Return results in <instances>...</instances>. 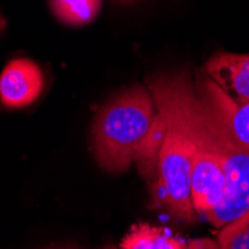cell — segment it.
I'll return each mask as SVG.
<instances>
[{
	"instance_id": "3",
	"label": "cell",
	"mask_w": 249,
	"mask_h": 249,
	"mask_svg": "<svg viewBox=\"0 0 249 249\" xmlns=\"http://www.w3.org/2000/svg\"><path fill=\"white\" fill-rule=\"evenodd\" d=\"M194 115L201 134L218 154L227 179L222 203L215 211L205 215L206 221L213 227L222 229L224 225L236 221L249 211V151H245L231 141L227 131L211 115L200 97Z\"/></svg>"
},
{
	"instance_id": "8",
	"label": "cell",
	"mask_w": 249,
	"mask_h": 249,
	"mask_svg": "<svg viewBox=\"0 0 249 249\" xmlns=\"http://www.w3.org/2000/svg\"><path fill=\"white\" fill-rule=\"evenodd\" d=\"M53 14L67 26H84L100 12L102 0H50Z\"/></svg>"
},
{
	"instance_id": "12",
	"label": "cell",
	"mask_w": 249,
	"mask_h": 249,
	"mask_svg": "<svg viewBox=\"0 0 249 249\" xmlns=\"http://www.w3.org/2000/svg\"><path fill=\"white\" fill-rule=\"evenodd\" d=\"M60 249H73V248H60Z\"/></svg>"
},
{
	"instance_id": "11",
	"label": "cell",
	"mask_w": 249,
	"mask_h": 249,
	"mask_svg": "<svg viewBox=\"0 0 249 249\" xmlns=\"http://www.w3.org/2000/svg\"><path fill=\"white\" fill-rule=\"evenodd\" d=\"M3 26H5V22H3L2 17H0V30H2V29H3Z\"/></svg>"
},
{
	"instance_id": "1",
	"label": "cell",
	"mask_w": 249,
	"mask_h": 249,
	"mask_svg": "<svg viewBox=\"0 0 249 249\" xmlns=\"http://www.w3.org/2000/svg\"><path fill=\"white\" fill-rule=\"evenodd\" d=\"M163 128L151 93L141 85L130 87L99 110L93 125L96 160L114 173L125 172L134 161L152 169Z\"/></svg>"
},
{
	"instance_id": "6",
	"label": "cell",
	"mask_w": 249,
	"mask_h": 249,
	"mask_svg": "<svg viewBox=\"0 0 249 249\" xmlns=\"http://www.w3.org/2000/svg\"><path fill=\"white\" fill-rule=\"evenodd\" d=\"M205 73L230 97L249 103V54H216L206 63Z\"/></svg>"
},
{
	"instance_id": "4",
	"label": "cell",
	"mask_w": 249,
	"mask_h": 249,
	"mask_svg": "<svg viewBox=\"0 0 249 249\" xmlns=\"http://www.w3.org/2000/svg\"><path fill=\"white\" fill-rule=\"evenodd\" d=\"M196 91L211 115L227 131L231 141L249 151V103L230 97L205 72L196 79Z\"/></svg>"
},
{
	"instance_id": "10",
	"label": "cell",
	"mask_w": 249,
	"mask_h": 249,
	"mask_svg": "<svg viewBox=\"0 0 249 249\" xmlns=\"http://www.w3.org/2000/svg\"><path fill=\"white\" fill-rule=\"evenodd\" d=\"M184 249H221L218 242L212 239H194L185 243Z\"/></svg>"
},
{
	"instance_id": "9",
	"label": "cell",
	"mask_w": 249,
	"mask_h": 249,
	"mask_svg": "<svg viewBox=\"0 0 249 249\" xmlns=\"http://www.w3.org/2000/svg\"><path fill=\"white\" fill-rule=\"evenodd\" d=\"M216 242L221 249H249V211L224 225Z\"/></svg>"
},
{
	"instance_id": "7",
	"label": "cell",
	"mask_w": 249,
	"mask_h": 249,
	"mask_svg": "<svg viewBox=\"0 0 249 249\" xmlns=\"http://www.w3.org/2000/svg\"><path fill=\"white\" fill-rule=\"evenodd\" d=\"M185 242L163 227L149 224L133 225L123 239L120 249H184Z\"/></svg>"
},
{
	"instance_id": "5",
	"label": "cell",
	"mask_w": 249,
	"mask_h": 249,
	"mask_svg": "<svg viewBox=\"0 0 249 249\" xmlns=\"http://www.w3.org/2000/svg\"><path fill=\"white\" fill-rule=\"evenodd\" d=\"M43 89V75L39 66L27 58H15L0 75V102L8 107L32 105Z\"/></svg>"
},
{
	"instance_id": "2",
	"label": "cell",
	"mask_w": 249,
	"mask_h": 249,
	"mask_svg": "<svg viewBox=\"0 0 249 249\" xmlns=\"http://www.w3.org/2000/svg\"><path fill=\"white\" fill-rule=\"evenodd\" d=\"M161 121L164 128L157 154L154 201L172 216L193 222L196 211L191 200V172L196 145L182 128L173 123Z\"/></svg>"
}]
</instances>
